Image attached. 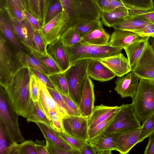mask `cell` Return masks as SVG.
Listing matches in <instances>:
<instances>
[{
	"instance_id": "cell-1",
	"label": "cell",
	"mask_w": 154,
	"mask_h": 154,
	"mask_svg": "<svg viewBox=\"0 0 154 154\" xmlns=\"http://www.w3.org/2000/svg\"><path fill=\"white\" fill-rule=\"evenodd\" d=\"M30 76L29 68L24 67L16 73L12 83L4 88L16 112L26 118L32 102L29 91Z\"/></svg>"
},
{
	"instance_id": "cell-2",
	"label": "cell",
	"mask_w": 154,
	"mask_h": 154,
	"mask_svg": "<svg viewBox=\"0 0 154 154\" xmlns=\"http://www.w3.org/2000/svg\"><path fill=\"white\" fill-rule=\"evenodd\" d=\"M17 52L1 33L0 38V84L5 88L16 73L24 68Z\"/></svg>"
},
{
	"instance_id": "cell-3",
	"label": "cell",
	"mask_w": 154,
	"mask_h": 154,
	"mask_svg": "<svg viewBox=\"0 0 154 154\" xmlns=\"http://www.w3.org/2000/svg\"><path fill=\"white\" fill-rule=\"evenodd\" d=\"M132 99L135 113L143 123L154 115V82L140 79L137 93Z\"/></svg>"
},
{
	"instance_id": "cell-4",
	"label": "cell",
	"mask_w": 154,
	"mask_h": 154,
	"mask_svg": "<svg viewBox=\"0 0 154 154\" xmlns=\"http://www.w3.org/2000/svg\"><path fill=\"white\" fill-rule=\"evenodd\" d=\"M65 48L69 59L71 65L79 60H99L115 55L121 53L123 49L108 45H98L90 44L82 41L71 47Z\"/></svg>"
},
{
	"instance_id": "cell-5",
	"label": "cell",
	"mask_w": 154,
	"mask_h": 154,
	"mask_svg": "<svg viewBox=\"0 0 154 154\" xmlns=\"http://www.w3.org/2000/svg\"><path fill=\"white\" fill-rule=\"evenodd\" d=\"M91 60L87 59L76 61L65 71L69 96L79 106L83 88L88 75V67Z\"/></svg>"
},
{
	"instance_id": "cell-6",
	"label": "cell",
	"mask_w": 154,
	"mask_h": 154,
	"mask_svg": "<svg viewBox=\"0 0 154 154\" xmlns=\"http://www.w3.org/2000/svg\"><path fill=\"white\" fill-rule=\"evenodd\" d=\"M18 116L6 91L0 86V123L6 128L14 142L22 143L24 139L19 126Z\"/></svg>"
},
{
	"instance_id": "cell-7",
	"label": "cell",
	"mask_w": 154,
	"mask_h": 154,
	"mask_svg": "<svg viewBox=\"0 0 154 154\" xmlns=\"http://www.w3.org/2000/svg\"><path fill=\"white\" fill-rule=\"evenodd\" d=\"M115 118L105 131L112 133L117 131L140 127V121L136 115L132 105L122 104Z\"/></svg>"
},
{
	"instance_id": "cell-8",
	"label": "cell",
	"mask_w": 154,
	"mask_h": 154,
	"mask_svg": "<svg viewBox=\"0 0 154 154\" xmlns=\"http://www.w3.org/2000/svg\"><path fill=\"white\" fill-rule=\"evenodd\" d=\"M68 19L63 11L42 26L39 31L48 45L60 39L62 34L67 29Z\"/></svg>"
},
{
	"instance_id": "cell-9",
	"label": "cell",
	"mask_w": 154,
	"mask_h": 154,
	"mask_svg": "<svg viewBox=\"0 0 154 154\" xmlns=\"http://www.w3.org/2000/svg\"><path fill=\"white\" fill-rule=\"evenodd\" d=\"M131 71L140 79L154 82V49L149 40L136 66Z\"/></svg>"
},
{
	"instance_id": "cell-10",
	"label": "cell",
	"mask_w": 154,
	"mask_h": 154,
	"mask_svg": "<svg viewBox=\"0 0 154 154\" xmlns=\"http://www.w3.org/2000/svg\"><path fill=\"white\" fill-rule=\"evenodd\" d=\"M88 118L81 116L68 115L63 116L61 120L64 132L88 141Z\"/></svg>"
},
{
	"instance_id": "cell-11",
	"label": "cell",
	"mask_w": 154,
	"mask_h": 154,
	"mask_svg": "<svg viewBox=\"0 0 154 154\" xmlns=\"http://www.w3.org/2000/svg\"><path fill=\"white\" fill-rule=\"evenodd\" d=\"M141 127L119 130L112 133L118 147L117 151L120 153H128L138 143Z\"/></svg>"
},
{
	"instance_id": "cell-12",
	"label": "cell",
	"mask_w": 154,
	"mask_h": 154,
	"mask_svg": "<svg viewBox=\"0 0 154 154\" xmlns=\"http://www.w3.org/2000/svg\"><path fill=\"white\" fill-rule=\"evenodd\" d=\"M5 7L16 35L21 42L35 48L33 41L34 29L27 19L26 18L23 22L20 21L12 13L7 4Z\"/></svg>"
},
{
	"instance_id": "cell-13",
	"label": "cell",
	"mask_w": 154,
	"mask_h": 154,
	"mask_svg": "<svg viewBox=\"0 0 154 154\" xmlns=\"http://www.w3.org/2000/svg\"><path fill=\"white\" fill-rule=\"evenodd\" d=\"M140 79L131 71L125 76L118 77L115 82L114 90L121 98L130 97L132 99L137 93Z\"/></svg>"
},
{
	"instance_id": "cell-14",
	"label": "cell",
	"mask_w": 154,
	"mask_h": 154,
	"mask_svg": "<svg viewBox=\"0 0 154 154\" xmlns=\"http://www.w3.org/2000/svg\"><path fill=\"white\" fill-rule=\"evenodd\" d=\"M94 85L90 78L87 76L83 88L79 108L81 116L88 118L94 108Z\"/></svg>"
},
{
	"instance_id": "cell-15",
	"label": "cell",
	"mask_w": 154,
	"mask_h": 154,
	"mask_svg": "<svg viewBox=\"0 0 154 154\" xmlns=\"http://www.w3.org/2000/svg\"><path fill=\"white\" fill-rule=\"evenodd\" d=\"M98 60L118 77L123 76L131 71L128 59L121 53Z\"/></svg>"
},
{
	"instance_id": "cell-16",
	"label": "cell",
	"mask_w": 154,
	"mask_h": 154,
	"mask_svg": "<svg viewBox=\"0 0 154 154\" xmlns=\"http://www.w3.org/2000/svg\"><path fill=\"white\" fill-rule=\"evenodd\" d=\"M93 147L94 154H110L118 147L112 133L104 131L88 142Z\"/></svg>"
},
{
	"instance_id": "cell-17",
	"label": "cell",
	"mask_w": 154,
	"mask_h": 154,
	"mask_svg": "<svg viewBox=\"0 0 154 154\" xmlns=\"http://www.w3.org/2000/svg\"><path fill=\"white\" fill-rule=\"evenodd\" d=\"M47 52L57 63L63 72L66 71L70 66L69 56L60 39L48 45Z\"/></svg>"
},
{
	"instance_id": "cell-18",
	"label": "cell",
	"mask_w": 154,
	"mask_h": 154,
	"mask_svg": "<svg viewBox=\"0 0 154 154\" xmlns=\"http://www.w3.org/2000/svg\"><path fill=\"white\" fill-rule=\"evenodd\" d=\"M150 37H141L123 48L126 54L131 71L136 66Z\"/></svg>"
},
{
	"instance_id": "cell-19",
	"label": "cell",
	"mask_w": 154,
	"mask_h": 154,
	"mask_svg": "<svg viewBox=\"0 0 154 154\" xmlns=\"http://www.w3.org/2000/svg\"><path fill=\"white\" fill-rule=\"evenodd\" d=\"M87 74L92 79L102 82L109 81L116 76L97 59L91 60L88 67Z\"/></svg>"
},
{
	"instance_id": "cell-20",
	"label": "cell",
	"mask_w": 154,
	"mask_h": 154,
	"mask_svg": "<svg viewBox=\"0 0 154 154\" xmlns=\"http://www.w3.org/2000/svg\"><path fill=\"white\" fill-rule=\"evenodd\" d=\"M39 90L38 102L47 118L50 120V109L55 110L61 117H63L57 103L49 93L46 86L38 79Z\"/></svg>"
},
{
	"instance_id": "cell-21",
	"label": "cell",
	"mask_w": 154,
	"mask_h": 154,
	"mask_svg": "<svg viewBox=\"0 0 154 154\" xmlns=\"http://www.w3.org/2000/svg\"><path fill=\"white\" fill-rule=\"evenodd\" d=\"M120 109V106H110L102 104L94 106L91 114L88 118L89 129L94 127Z\"/></svg>"
},
{
	"instance_id": "cell-22",
	"label": "cell",
	"mask_w": 154,
	"mask_h": 154,
	"mask_svg": "<svg viewBox=\"0 0 154 154\" xmlns=\"http://www.w3.org/2000/svg\"><path fill=\"white\" fill-rule=\"evenodd\" d=\"M107 45L110 46L122 48L141 37L132 32L114 29Z\"/></svg>"
},
{
	"instance_id": "cell-23",
	"label": "cell",
	"mask_w": 154,
	"mask_h": 154,
	"mask_svg": "<svg viewBox=\"0 0 154 154\" xmlns=\"http://www.w3.org/2000/svg\"><path fill=\"white\" fill-rule=\"evenodd\" d=\"M0 28L1 33L17 52H29L15 34L11 23H10L1 16Z\"/></svg>"
},
{
	"instance_id": "cell-24",
	"label": "cell",
	"mask_w": 154,
	"mask_h": 154,
	"mask_svg": "<svg viewBox=\"0 0 154 154\" xmlns=\"http://www.w3.org/2000/svg\"><path fill=\"white\" fill-rule=\"evenodd\" d=\"M150 23H151L139 16L131 15L121 19L112 27L114 29L126 30L136 33L143 29Z\"/></svg>"
},
{
	"instance_id": "cell-25",
	"label": "cell",
	"mask_w": 154,
	"mask_h": 154,
	"mask_svg": "<svg viewBox=\"0 0 154 154\" xmlns=\"http://www.w3.org/2000/svg\"><path fill=\"white\" fill-rule=\"evenodd\" d=\"M35 123L39 127L45 139L49 140L63 150L72 152L73 154H80L79 151L74 149L51 128L41 122Z\"/></svg>"
},
{
	"instance_id": "cell-26",
	"label": "cell",
	"mask_w": 154,
	"mask_h": 154,
	"mask_svg": "<svg viewBox=\"0 0 154 154\" xmlns=\"http://www.w3.org/2000/svg\"><path fill=\"white\" fill-rule=\"evenodd\" d=\"M21 42L29 51L33 54L42 65L51 74L63 72L57 63L48 54L42 53L35 48L23 42Z\"/></svg>"
},
{
	"instance_id": "cell-27",
	"label": "cell",
	"mask_w": 154,
	"mask_h": 154,
	"mask_svg": "<svg viewBox=\"0 0 154 154\" xmlns=\"http://www.w3.org/2000/svg\"><path fill=\"white\" fill-rule=\"evenodd\" d=\"M100 13L102 22L104 25L110 27H112L121 19L129 16L128 9L125 7L117 8Z\"/></svg>"
},
{
	"instance_id": "cell-28",
	"label": "cell",
	"mask_w": 154,
	"mask_h": 154,
	"mask_svg": "<svg viewBox=\"0 0 154 154\" xmlns=\"http://www.w3.org/2000/svg\"><path fill=\"white\" fill-rule=\"evenodd\" d=\"M110 37L109 34L102 26L93 30L84 36L81 41L90 44L105 45H107Z\"/></svg>"
},
{
	"instance_id": "cell-29",
	"label": "cell",
	"mask_w": 154,
	"mask_h": 154,
	"mask_svg": "<svg viewBox=\"0 0 154 154\" xmlns=\"http://www.w3.org/2000/svg\"><path fill=\"white\" fill-rule=\"evenodd\" d=\"M17 52L24 67L36 70L47 76L51 74L29 51H21Z\"/></svg>"
},
{
	"instance_id": "cell-30",
	"label": "cell",
	"mask_w": 154,
	"mask_h": 154,
	"mask_svg": "<svg viewBox=\"0 0 154 154\" xmlns=\"http://www.w3.org/2000/svg\"><path fill=\"white\" fill-rule=\"evenodd\" d=\"M26 119L28 122H41L51 128L50 121L42 110L38 102L32 101L30 109Z\"/></svg>"
},
{
	"instance_id": "cell-31",
	"label": "cell",
	"mask_w": 154,
	"mask_h": 154,
	"mask_svg": "<svg viewBox=\"0 0 154 154\" xmlns=\"http://www.w3.org/2000/svg\"><path fill=\"white\" fill-rule=\"evenodd\" d=\"M47 77L58 91L69 96L68 87L65 72L50 74Z\"/></svg>"
},
{
	"instance_id": "cell-32",
	"label": "cell",
	"mask_w": 154,
	"mask_h": 154,
	"mask_svg": "<svg viewBox=\"0 0 154 154\" xmlns=\"http://www.w3.org/2000/svg\"><path fill=\"white\" fill-rule=\"evenodd\" d=\"M102 26L100 19H96L81 21L72 27L77 32L82 38L93 30Z\"/></svg>"
},
{
	"instance_id": "cell-33",
	"label": "cell",
	"mask_w": 154,
	"mask_h": 154,
	"mask_svg": "<svg viewBox=\"0 0 154 154\" xmlns=\"http://www.w3.org/2000/svg\"><path fill=\"white\" fill-rule=\"evenodd\" d=\"M60 40L65 47H71L75 44L81 42L82 38L72 28L69 27L62 34Z\"/></svg>"
},
{
	"instance_id": "cell-34",
	"label": "cell",
	"mask_w": 154,
	"mask_h": 154,
	"mask_svg": "<svg viewBox=\"0 0 154 154\" xmlns=\"http://www.w3.org/2000/svg\"><path fill=\"white\" fill-rule=\"evenodd\" d=\"M128 9H154L153 0H120Z\"/></svg>"
},
{
	"instance_id": "cell-35",
	"label": "cell",
	"mask_w": 154,
	"mask_h": 154,
	"mask_svg": "<svg viewBox=\"0 0 154 154\" xmlns=\"http://www.w3.org/2000/svg\"><path fill=\"white\" fill-rule=\"evenodd\" d=\"M119 111L113 113L93 128L89 129L88 142L104 131L113 121Z\"/></svg>"
},
{
	"instance_id": "cell-36",
	"label": "cell",
	"mask_w": 154,
	"mask_h": 154,
	"mask_svg": "<svg viewBox=\"0 0 154 154\" xmlns=\"http://www.w3.org/2000/svg\"><path fill=\"white\" fill-rule=\"evenodd\" d=\"M47 88L50 94L59 106L63 117L68 115L75 116L73 112L69 108L63 99L60 93L55 88Z\"/></svg>"
},
{
	"instance_id": "cell-37",
	"label": "cell",
	"mask_w": 154,
	"mask_h": 154,
	"mask_svg": "<svg viewBox=\"0 0 154 154\" xmlns=\"http://www.w3.org/2000/svg\"><path fill=\"white\" fill-rule=\"evenodd\" d=\"M57 134L61 138L80 153L82 148L88 143L87 141L71 136L65 132Z\"/></svg>"
},
{
	"instance_id": "cell-38",
	"label": "cell",
	"mask_w": 154,
	"mask_h": 154,
	"mask_svg": "<svg viewBox=\"0 0 154 154\" xmlns=\"http://www.w3.org/2000/svg\"><path fill=\"white\" fill-rule=\"evenodd\" d=\"M154 132V115L142 123L141 127L138 143L148 137Z\"/></svg>"
},
{
	"instance_id": "cell-39",
	"label": "cell",
	"mask_w": 154,
	"mask_h": 154,
	"mask_svg": "<svg viewBox=\"0 0 154 154\" xmlns=\"http://www.w3.org/2000/svg\"><path fill=\"white\" fill-rule=\"evenodd\" d=\"M16 154H37L35 142L32 140L24 141L20 144L15 143Z\"/></svg>"
},
{
	"instance_id": "cell-40",
	"label": "cell",
	"mask_w": 154,
	"mask_h": 154,
	"mask_svg": "<svg viewBox=\"0 0 154 154\" xmlns=\"http://www.w3.org/2000/svg\"><path fill=\"white\" fill-rule=\"evenodd\" d=\"M63 11L62 6L59 0H56L49 4L42 26L55 17Z\"/></svg>"
},
{
	"instance_id": "cell-41",
	"label": "cell",
	"mask_w": 154,
	"mask_h": 154,
	"mask_svg": "<svg viewBox=\"0 0 154 154\" xmlns=\"http://www.w3.org/2000/svg\"><path fill=\"white\" fill-rule=\"evenodd\" d=\"M14 142L6 128L0 124V154H4L7 149Z\"/></svg>"
},
{
	"instance_id": "cell-42",
	"label": "cell",
	"mask_w": 154,
	"mask_h": 154,
	"mask_svg": "<svg viewBox=\"0 0 154 154\" xmlns=\"http://www.w3.org/2000/svg\"><path fill=\"white\" fill-rule=\"evenodd\" d=\"M29 91L32 101L38 102L39 98V90L38 79L31 72Z\"/></svg>"
},
{
	"instance_id": "cell-43",
	"label": "cell",
	"mask_w": 154,
	"mask_h": 154,
	"mask_svg": "<svg viewBox=\"0 0 154 154\" xmlns=\"http://www.w3.org/2000/svg\"><path fill=\"white\" fill-rule=\"evenodd\" d=\"M33 41L35 48L42 53L48 54L47 52L48 44L43 38L39 31L34 29Z\"/></svg>"
},
{
	"instance_id": "cell-44",
	"label": "cell",
	"mask_w": 154,
	"mask_h": 154,
	"mask_svg": "<svg viewBox=\"0 0 154 154\" xmlns=\"http://www.w3.org/2000/svg\"><path fill=\"white\" fill-rule=\"evenodd\" d=\"M128 10L129 15H136L139 16L154 24V9H128Z\"/></svg>"
},
{
	"instance_id": "cell-45",
	"label": "cell",
	"mask_w": 154,
	"mask_h": 154,
	"mask_svg": "<svg viewBox=\"0 0 154 154\" xmlns=\"http://www.w3.org/2000/svg\"><path fill=\"white\" fill-rule=\"evenodd\" d=\"M6 1L14 15L20 21L23 22L26 18L24 13L13 0Z\"/></svg>"
},
{
	"instance_id": "cell-46",
	"label": "cell",
	"mask_w": 154,
	"mask_h": 154,
	"mask_svg": "<svg viewBox=\"0 0 154 154\" xmlns=\"http://www.w3.org/2000/svg\"><path fill=\"white\" fill-rule=\"evenodd\" d=\"M45 140L46 146L49 154H73L72 152L61 149L49 140Z\"/></svg>"
},
{
	"instance_id": "cell-47",
	"label": "cell",
	"mask_w": 154,
	"mask_h": 154,
	"mask_svg": "<svg viewBox=\"0 0 154 154\" xmlns=\"http://www.w3.org/2000/svg\"><path fill=\"white\" fill-rule=\"evenodd\" d=\"M60 93L63 99L69 108L73 112L74 115L81 116L79 106L72 100L69 96Z\"/></svg>"
},
{
	"instance_id": "cell-48",
	"label": "cell",
	"mask_w": 154,
	"mask_h": 154,
	"mask_svg": "<svg viewBox=\"0 0 154 154\" xmlns=\"http://www.w3.org/2000/svg\"><path fill=\"white\" fill-rule=\"evenodd\" d=\"M25 0L29 11L40 22L38 0Z\"/></svg>"
},
{
	"instance_id": "cell-49",
	"label": "cell",
	"mask_w": 154,
	"mask_h": 154,
	"mask_svg": "<svg viewBox=\"0 0 154 154\" xmlns=\"http://www.w3.org/2000/svg\"><path fill=\"white\" fill-rule=\"evenodd\" d=\"M31 73L34 75L37 79L46 85L47 87L54 88L52 84L48 77L42 72L36 70L29 68Z\"/></svg>"
},
{
	"instance_id": "cell-50",
	"label": "cell",
	"mask_w": 154,
	"mask_h": 154,
	"mask_svg": "<svg viewBox=\"0 0 154 154\" xmlns=\"http://www.w3.org/2000/svg\"><path fill=\"white\" fill-rule=\"evenodd\" d=\"M23 12L27 19L34 29L39 31L42 27V25L39 21L34 17L28 10L24 8Z\"/></svg>"
},
{
	"instance_id": "cell-51",
	"label": "cell",
	"mask_w": 154,
	"mask_h": 154,
	"mask_svg": "<svg viewBox=\"0 0 154 154\" xmlns=\"http://www.w3.org/2000/svg\"><path fill=\"white\" fill-rule=\"evenodd\" d=\"M100 12L112 10L109 0H94Z\"/></svg>"
},
{
	"instance_id": "cell-52",
	"label": "cell",
	"mask_w": 154,
	"mask_h": 154,
	"mask_svg": "<svg viewBox=\"0 0 154 154\" xmlns=\"http://www.w3.org/2000/svg\"><path fill=\"white\" fill-rule=\"evenodd\" d=\"M136 33L142 37L149 36L154 33V24L150 23L147 25L143 29Z\"/></svg>"
},
{
	"instance_id": "cell-53",
	"label": "cell",
	"mask_w": 154,
	"mask_h": 154,
	"mask_svg": "<svg viewBox=\"0 0 154 154\" xmlns=\"http://www.w3.org/2000/svg\"><path fill=\"white\" fill-rule=\"evenodd\" d=\"M148 138L149 140L144 153L154 154V132Z\"/></svg>"
},
{
	"instance_id": "cell-54",
	"label": "cell",
	"mask_w": 154,
	"mask_h": 154,
	"mask_svg": "<svg viewBox=\"0 0 154 154\" xmlns=\"http://www.w3.org/2000/svg\"><path fill=\"white\" fill-rule=\"evenodd\" d=\"M35 146L37 154H49L44 140H36Z\"/></svg>"
},
{
	"instance_id": "cell-55",
	"label": "cell",
	"mask_w": 154,
	"mask_h": 154,
	"mask_svg": "<svg viewBox=\"0 0 154 154\" xmlns=\"http://www.w3.org/2000/svg\"><path fill=\"white\" fill-rule=\"evenodd\" d=\"M51 128L57 133L65 132L62 122V120L50 121Z\"/></svg>"
},
{
	"instance_id": "cell-56",
	"label": "cell",
	"mask_w": 154,
	"mask_h": 154,
	"mask_svg": "<svg viewBox=\"0 0 154 154\" xmlns=\"http://www.w3.org/2000/svg\"><path fill=\"white\" fill-rule=\"evenodd\" d=\"M80 154H94L93 148L89 142L80 151Z\"/></svg>"
},
{
	"instance_id": "cell-57",
	"label": "cell",
	"mask_w": 154,
	"mask_h": 154,
	"mask_svg": "<svg viewBox=\"0 0 154 154\" xmlns=\"http://www.w3.org/2000/svg\"><path fill=\"white\" fill-rule=\"evenodd\" d=\"M45 0H38L39 21L42 25L43 22V14Z\"/></svg>"
},
{
	"instance_id": "cell-58",
	"label": "cell",
	"mask_w": 154,
	"mask_h": 154,
	"mask_svg": "<svg viewBox=\"0 0 154 154\" xmlns=\"http://www.w3.org/2000/svg\"><path fill=\"white\" fill-rule=\"evenodd\" d=\"M112 10L116 8L125 7L120 0H109Z\"/></svg>"
},
{
	"instance_id": "cell-59",
	"label": "cell",
	"mask_w": 154,
	"mask_h": 154,
	"mask_svg": "<svg viewBox=\"0 0 154 154\" xmlns=\"http://www.w3.org/2000/svg\"><path fill=\"white\" fill-rule=\"evenodd\" d=\"M49 2L48 0H45V1L43 14V16H45L46 14L49 5Z\"/></svg>"
},
{
	"instance_id": "cell-60",
	"label": "cell",
	"mask_w": 154,
	"mask_h": 154,
	"mask_svg": "<svg viewBox=\"0 0 154 154\" xmlns=\"http://www.w3.org/2000/svg\"><path fill=\"white\" fill-rule=\"evenodd\" d=\"M19 6L21 10L23 12L24 7L21 0H13Z\"/></svg>"
},
{
	"instance_id": "cell-61",
	"label": "cell",
	"mask_w": 154,
	"mask_h": 154,
	"mask_svg": "<svg viewBox=\"0 0 154 154\" xmlns=\"http://www.w3.org/2000/svg\"><path fill=\"white\" fill-rule=\"evenodd\" d=\"M21 1L22 2V3L23 4V5L25 8L26 9L28 10V8L27 6V5L26 4V1L25 0H21Z\"/></svg>"
},
{
	"instance_id": "cell-62",
	"label": "cell",
	"mask_w": 154,
	"mask_h": 154,
	"mask_svg": "<svg viewBox=\"0 0 154 154\" xmlns=\"http://www.w3.org/2000/svg\"><path fill=\"white\" fill-rule=\"evenodd\" d=\"M150 37H152L154 38V33L150 36Z\"/></svg>"
},
{
	"instance_id": "cell-63",
	"label": "cell",
	"mask_w": 154,
	"mask_h": 154,
	"mask_svg": "<svg viewBox=\"0 0 154 154\" xmlns=\"http://www.w3.org/2000/svg\"></svg>"
}]
</instances>
